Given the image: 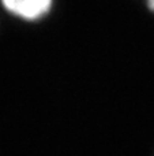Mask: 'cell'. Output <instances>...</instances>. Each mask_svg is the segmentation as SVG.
Returning a JSON list of instances; mask_svg holds the SVG:
<instances>
[{"label": "cell", "instance_id": "obj_1", "mask_svg": "<svg viewBox=\"0 0 154 156\" xmlns=\"http://www.w3.org/2000/svg\"><path fill=\"white\" fill-rule=\"evenodd\" d=\"M2 3L7 11L26 21L40 19L52 7V0H2Z\"/></svg>", "mask_w": 154, "mask_h": 156}, {"label": "cell", "instance_id": "obj_2", "mask_svg": "<svg viewBox=\"0 0 154 156\" xmlns=\"http://www.w3.org/2000/svg\"><path fill=\"white\" fill-rule=\"evenodd\" d=\"M146 7L150 12L154 14V0H146Z\"/></svg>", "mask_w": 154, "mask_h": 156}]
</instances>
